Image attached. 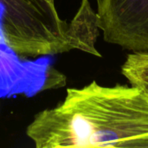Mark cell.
I'll use <instances>...</instances> for the list:
<instances>
[{
	"instance_id": "cell-7",
	"label": "cell",
	"mask_w": 148,
	"mask_h": 148,
	"mask_svg": "<svg viewBox=\"0 0 148 148\" xmlns=\"http://www.w3.org/2000/svg\"><path fill=\"white\" fill-rule=\"evenodd\" d=\"M127 148H148V136L132 141Z\"/></svg>"
},
{
	"instance_id": "cell-2",
	"label": "cell",
	"mask_w": 148,
	"mask_h": 148,
	"mask_svg": "<svg viewBox=\"0 0 148 148\" xmlns=\"http://www.w3.org/2000/svg\"><path fill=\"white\" fill-rule=\"evenodd\" d=\"M2 28L8 45L24 58H37L71 49L69 23L61 19L54 0H0Z\"/></svg>"
},
{
	"instance_id": "cell-4",
	"label": "cell",
	"mask_w": 148,
	"mask_h": 148,
	"mask_svg": "<svg viewBox=\"0 0 148 148\" xmlns=\"http://www.w3.org/2000/svg\"><path fill=\"white\" fill-rule=\"evenodd\" d=\"M105 42L133 52H148V0H98Z\"/></svg>"
},
{
	"instance_id": "cell-6",
	"label": "cell",
	"mask_w": 148,
	"mask_h": 148,
	"mask_svg": "<svg viewBox=\"0 0 148 148\" xmlns=\"http://www.w3.org/2000/svg\"><path fill=\"white\" fill-rule=\"evenodd\" d=\"M121 74L131 86L148 95V52L129 54L121 67Z\"/></svg>"
},
{
	"instance_id": "cell-5",
	"label": "cell",
	"mask_w": 148,
	"mask_h": 148,
	"mask_svg": "<svg viewBox=\"0 0 148 148\" xmlns=\"http://www.w3.org/2000/svg\"><path fill=\"white\" fill-rule=\"evenodd\" d=\"M97 12L91 8L88 0H82L77 13L69 24L68 36L71 49H80L95 56H101L95 48L99 36Z\"/></svg>"
},
{
	"instance_id": "cell-1",
	"label": "cell",
	"mask_w": 148,
	"mask_h": 148,
	"mask_svg": "<svg viewBox=\"0 0 148 148\" xmlns=\"http://www.w3.org/2000/svg\"><path fill=\"white\" fill-rule=\"evenodd\" d=\"M26 134L36 148H127L148 136V95L96 82L68 88L61 104L35 115Z\"/></svg>"
},
{
	"instance_id": "cell-3",
	"label": "cell",
	"mask_w": 148,
	"mask_h": 148,
	"mask_svg": "<svg viewBox=\"0 0 148 148\" xmlns=\"http://www.w3.org/2000/svg\"><path fill=\"white\" fill-rule=\"evenodd\" d=\"M3 13L4 7L0 4V98H30L45 90L64 87L66 76L55 69L49 56L24 58L8 45L2 28Z\"/></svg>"
}]
</instances>
